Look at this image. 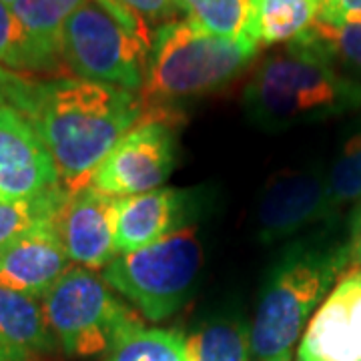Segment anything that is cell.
<instances>
[{"label": "cell", "mask_w": 361, "mask_h": 361, "mask_svg": "<svg viewBox=\"0 0 361 361\" xmlns=\"http://www.w3.org/2000/svg\"><path fill=\"white\" fill-rule=\"evenodd\" d=\"M137 92L85 78L37 82L23 115L44 142L65 191L90 185L94 171L142 118Z\"/></svg>", "instance_id": "cell-1"}, {"label": "cell", "mask_w": 361, "mask_h": 361, "mask_svg": "<svg viewBox=\"0 0 361 361\" xmlns=\"http://www.w3.org/2000/svg\"><path fill=\"white\" fill-rule=\"evenodd\" d=\"M257 39H225L191 18H180L151 35L145 80L139 90L142 118H165L180 101L227 87L257 56Z\"/></svg>", "instance_id": "cell-2"}, {"label": "cell", "mask_w": 361, "mask_h": 361, "mask_svg": "<svg viewBox=\"0 0 361 361\" xmlns=\"http://www.w3.org/2000/svg\"><path fill=\"white\" fill-rule=\"evenodd\" d=\"M243 106L253 125L275 133L361 111V82L291 42L257 66L243 90Z\"/></svg>", "instance_id": "cell-3"}, {"label": "cell", "mask_w": 361, "mask_h": 361, "mask_svg": "<svg viewBox=\"0 0 361 361\" xmlns=\"http://www.w3.org/2000/svg\"><path fill=\"white\" fill-rule=\"evenodd\" d=\"M349 269L343 247L293 245L273 269L251 325V361L291 355L313 311L322 305L337 277Z\"/></svg>", "instance_id": "cell-4"}, {"label": "cell", "mask_w": 361, "mask_h": 361, "mask_svg": "<svg viewBox=\"0 0 361 361\" xmlns=\"http://www.w3.org/2000/svg\"><path fill=\"white\" fill-rule=\"evenodd\" d=\"M42 311L66 355L92 357L141 329V317L111 291L94 271L71 267L42 297Z\"/></svg>", "instance_id": "cell-5"}, {"label": "cell", "mask_w": 361, "mask_h": 361, "mask_svg": "<svg viewBox=\"0 0 361 361\" xmlns=\"http://www.w3.org/2000/svg\"><path fill=\"white\" fill-rule=\"evenodd\" d=\"M203 245L195 227H183L153 245L116 255L103 279L149 322H163L185 305L199 279Z\"/></svg>", "instance_id": "cell-6"}, {"label": "cell", "mask_w": 361, "mask_h": 361, "mask_svg": "<svg viewBox=\"0 0 361 361\" xmlns=\"http://www.w3.org/2000/svg\"><path fill=\"white\" fill-rule=\"evenodd\" d=\"M151 40L133 35L92 0L80 4L63 26V63L77 78L139 92Z\"/></svg>", "instance_id": "cell-7"}, {"label": "cell", "mask_w": 361, "mask_h": 361, "mask_svg": "<svg viewBox=\"0 0 361 361\" xmlns=\"http://www.w3.org/2000/svg\"><path fill=\"white\" fill-rule=\"evenodd\" d=\"M177 161L175 135L165 118L147 116L116 142L94 171L90 185L123 199L161 189Z\"/></svg>", "instance_id": "cell-8"}, {"label": "cell", "mask_w": 361, "mask_h": 361, "mask_svg": "<svg viewBox=\"0 0 361 361\" xmlns=\"http://www.w3.org/2000/svg\"><path fill=\"white\" fill-rule=\"evenodd\" d=\"M331 213L323 169H285L267 180L259 197L255 211L259 241L265 245L283 241Z\"/></svg>", "instance_id": "cell-9"}, {"label": "cell", "mask_w": 361, "mask_h": 361, "mask_svg": "<svg viewBox=\"0 0 361 361\" xmlns=\"http://www.w3.org/2000/svg\"><path fill=\"white\" fill-rule=\"evenodd\" d=\"M59 187L56 165L28 116L0 104V201H28Z\"/></svg>", "instance_id": "cell-10"}, {"label": "cell", "mask_w": 361, "mask_h": 361, "mask_svg": "<svg viewBox=\"0 0 361 361\" xmlns=\"http://www.w3.org/2000/svg\"><path fill=\"white\" fill-rule=\"evenodd\" d=\"M297 361H361V267L345 271L313 313Z\"/></svg>", "instance_id": "cell-11"}, {"label": "cell", "mask_w": 361, "mask_h": 361, "mask_svg": "<svg viewBox=\"0 0 361 361\" xmlns=\"http://www.w3.org/2000/svg\"><path fill=\"white\" fill-rule=\"evenodd\" d=\"M116 197L85 185L66 191L54 215V227L71 263L103 269L118 255L115 247Z\"/></svg>", "instance_id": "cell-12"}, {"label": "cell", "mask_w": 361, "mask_h": 361, "mask_svg": "<svg viewBox=\"0 0 361 361\" xmlns=\"http://www.w3.org/2000/svg\"><path fill=\"white\" fill-rule=\"evenodd\" d=\"M71 259L54 227V217L0 249V287L42 301L66 271Z\"/></svg>", "instance_id": "cell-13"}, {"label": "cell", "mask_w": 361, "mask_h": 361, "mask_svg": "<svg viewBox=\"0 0 361 361\" xmlns=\"http://www.w3.org/2000/svg\"><path fill=\"white\" fill-rule=\"evenodd\" d=\"M191 215V193L161 187L116 199V253H133L183 229Z\"/></svg>", "instance_id": "cell-14"}, {"label": "cell", "mask_w": 361, "mask_h": 361, "mask_svg": "<svg viewBox=\"0 0 361 361\" xmlns=\"http://www.w3.org/2000/svg\"><path fill=\"white\" fill-rule=\"evenodd\" d=\"M54 348L39 299L0 287V361H44Z\"/></svg>", "instance_id": "cell-15"}, {"label": "cell", "mask_w": 361, "mask_h": 361, "mask_svg": "<svg viewBox=\"0 0 361 361\" xmlns=\"http://www.w3.org/2000/svg\"><path fill=\"white\" fill-rule=\"evenodd\" d=\"M323 0H251L253 32L261 47L291 44L317 20Z\"/></svg>", "instance_id": "cell-16"}, {"label": "cell", "mask_w": 361, "mask_h": 361, "mask_svg": "<svg viewBox=\"0 0 361 361\" xmlns=\"http://www.w3.org/2000/svg\"><path fill=\"white\" fill-rule=\"evenodd\" d=\"M42 52L63 63L61 37L68 16L87 0H4Z\"/></svg>", "instance_id": "cell-17"}, {"label": "cell", "mask_w": 361, "mask_h": 361, "mask_svg": "<svg viewBox=\"0 0 361 361\" xmlns=\"http://www.w3.org/2000/svg\"><path fill=\"white\" fill-rule=\"evenodd\" d=\"M189 361H251V329L243 319H217L187 337Z\"/></svg>", "instance_id": "cell-18"}, {"label": "cell", "mask_w": 361, "mask_h": 361, "mask_svg": "<svg viewBox=\"0 0 361 361\" xmlns=\"http://www.w3.org/2000/svg\"><path fill=\"white\" fill-rule=\"evenodd\" d=\"M59 61L51 59L39 44L30 39V35L14 16L11 6L0 0V66L23 73H59Z\"/></svg>", "instance_id": "cell-19"}, {"label": "cell", "mask_w": 361, "mask_h": 361, "mask_svg": "<svg viewBox=\"0 0 361 361\" xmlns=\"http://www.w3.org/2000/svg\"><path fill=\"white\" fill-rule=\"evenodd\" d=\"M295 42L317 52L331 65H345L361 73V23L317 18Z\"/></svg>", "instance_id": "cell-20"}, {"label": "cell", "mask_w": 361, "mask_h": 361, "mask_svg": "<svg viewBox=\"0 0 361 361\" xmlns=\"http://www.w3.org/2000/svg\"><path fill=\"white\" fill-rule=\"evenodd\" d=\"M187 18L225 39H257L251 0H179Z\"/></svg>", "instance_id": "cell-21"}, {"label": "cell", "mask_w": 361, "mask_h": 361, "mask_svg": "<svg viewBox=\"0 0 361 361\" xmlns=\"http://www.w3.org/2000/svg\"><path fill=\"white\" fill-rule=\"evenodd\" d=\"M109 361H189L187 337L175 329H137L111 353Z\"/></svg>", "instance_id": "cell-22"}, {"label": "cell", "mask_w": 361, "mask_h": 361, "mask_svg": "<svg viewBox=\"0 0 361 361\" xmlns=\"http://www.w3.org/2000/svg\"><path fill=\"white\" fill-rule=\"evenodd\" d=\"M63 187L28 201H0V249L35 229L39 223L52 219L65 199Z\"/></svg>", "instance_id": "cell-23"}, {"label": "cell", "mask_w": 361, "mask_h": 361, "mask_svg": "<svg viewBox=\"0 0 361 361\" xmlns=\"http://www.w3.org/2000/svg\"><path fill=\"white\" fill-rule=\"evenodd\" d=\"M327 191L331 211L361 199V125L349 137L327 173Z\"/></svg>", "instance_id": "cell-24"}, {"label": "cell", "mask_w": 361, "mask_h": 361, "mask_svg": "<svg viewBox=\"0 0 361 361\" xmlns=\"http://www.w3.org/2000/svg\"><path fill=\"white\" fill-rule=\"evenodd\" d=\"M135 14H139L147 25H169L187 18L179 0H118Z\"/></svg>", "instance_id": "cell-25"}, {"label": "cell", "mask_w": 361, "mask_h": 361, "mask_svg": "<svg viewBox=\"0 0 361 361\" xmlns=\"http://www.w3.org/2000/svg\"><path fill=\"white\" fill-rule=\"evenodd\" d=\"M35 85L37 80H30L25 75H18L14 71L0 66V104H8L25 113L30 103Z\"/></svg>", "instance_id": "cell-26"}, {"label": "cell", "mask_w": 361, "mask_h": 361, "mask_svg": "<svg viewBox=\"0 0 361 361\" xmlns=\"http://www.w3.org/2000/svg\"><path fill=\"white\" fill-rule=\"evenodd\" d=\"M92 2L99 4L104 13L111 14L118 25L125 26L133 35H137V37H141L145 40H151L149 25L142 20L139 14H135L130 8H127L123 2H118V0H92Z\"/></svg>", "instance_id": "cell-27"}, {"label": "cell", "mask_w": 361, "mask_h": 361, "mask_svg": "<svg viewBox=\"0 0 361 361\" xmlns=\"http://www.w3.org/2000/svg\"><path fill=\"white\" fill-rule=\"evenodd\" d=\"M317 18L361 23V0H323Z\"/></svg>", "instance_id": "cell-28"}, {"label": "cell", "mask_w": 361, "mask_h": 361, "mask_svg": "<svg viewBox=\"0 0 361 361\" xmlns=\"http://www.w3.org/2000/svg\"><path fill=\"white\" fill-rule=\"evenodd\" d=\"M345 251H348L349 267H361V205L357 207L351 221V235Z\"/></svg>", "instance_id": "cell-29"}, {"label": "cell", "mask_w": 361, "mask_h": 361, "mask_svg": "<svg viewBox=\"0 0 361 361\" xmlns=\"http://www.w3.org/2000/svg\"><path fill=\"white\" fill-rule=\"evenodd\" d=\"M275 361H291V355H285V357H279V360Z\"/></svg>", "instance_id": "cell-30"}]
</instances>
